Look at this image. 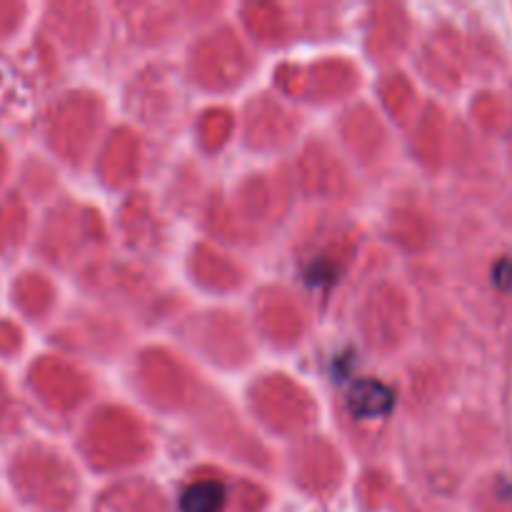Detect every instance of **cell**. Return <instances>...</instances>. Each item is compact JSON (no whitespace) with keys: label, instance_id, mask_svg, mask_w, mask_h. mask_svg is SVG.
<instances>
[{"label":"cell","instance_id":"6da1fadb","mask_svg":"<svg viewBox=\"0 0 512 512\" xmlns=\"http://www.w3.org/2000/svg\"><path fill=\"white\" fill-rule=\"evenodd\" d=\"M225 505V488L218 480L193 483L180 498V512H220Z\"/></svg>","mask_w":512,"mask_h":512}]
</instances>
